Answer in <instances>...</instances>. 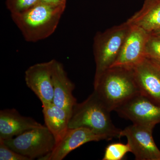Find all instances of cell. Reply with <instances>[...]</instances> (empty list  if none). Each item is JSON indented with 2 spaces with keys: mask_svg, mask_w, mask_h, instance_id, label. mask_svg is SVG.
Instances as JSON below:
<instances>
[{
  "mask_svg": "<svg viewBox=\"0 0 160 160\" xmlns=\"http://www.w3.org/2000/svg\"><path fill=\"white\" fill-rule=\"evenodd\" d=\"M155 127L132 124L121 129L120 137H126L137 160H160V150L155 142Z\"/></svg>",
  "mask_w": 160,
  "mask_h": 160,
  "instance_id": "8992f818",
  "label": "cell"
},
{
  "mask_svg": "<svg viewBox=\"0 0 160 160\" xmlns=\"http://www.w3.org/2000/svg\"><path fill=\"white\" fill-rule=\"evenodd\" d=\"M129 152H131V149L128 143H112L106 146L102 160H123Z\"/></svg>",
  "mask_w": 160,
  "mask_h": 160,
  "instance_id": "2e32d148",
  "label": "cell"
},
{
  "mask_svg": "<svg viewBox=\"0 0 160 160\" xmlns=\"http://www.w3.org/2000/svg\"><path fill=\"white\" fill-rule=\"evenodd\" d=\"M115 111L132 124L153 127L160 124V106L141 94L133 97Z\"/></svg>",
  "mask_w": 160,
  "mask_h": 160,
  "instance_id": "ba28073f",
  "label": "cell"
},
{
  "mask_svg": "<svg viewBox=\"0 0 160 160\" xmlns=\"http://www.w3.org/2000/svg\"><path fill=\"white\" fill-rule=\"evenodd\" d=\"M150 35L149 32L142 28L130 25L118 57L111 67L131 69L142 62L146 58V44Z\"/></svg>",
  "mask_w": 160,
  "mask_h": 160,
  "instance_id": "52a82bcc",
  "label": "cell"
},
{
  "mask_svg": "<svg viewBox=\"0 0 160 160\" xmlns=\"http://www.w3.org/2000/svg\"><path fill=\"white\" fill-rule=\"evenodd\" d=\"M3 141L12 150L32 160L50 153L56 145L54 136L45 126Z\"/></svg>",
  "mask_w": 160,
  "mask_h": 160,
  "instance_id": "5b68a950",
  "label": "cell"
},
{
  "mask_svg": "<svg viewBox=\"0 0 160 160\" xmlns=\"http://www.w3.org/2000/svg\"><path fill=\"white\" fill-rule=\"evenodd\" d=\"M44 126L32 118L22 115L16 109H4L0 111L1 139L11 138L28 130Z\"/></svg>",
  "mask_w": 160,
  "mask_h": 160,
  "instance_id": "4fadbf2b",
  "label": "cell"
},
{
  "mask_svg": "<svg viewBox=\"0 0 160 160\" xmlns=\"http://www.w3.org/2000/svg\"><path fill=\"white\" fill-rule=\"evenodd\" d=\"M111 112L94 90L85 101L77 103L74 106L69 128L85 127L98 134L105 136L108 140L120 138L121 129L112 123Z\"/></svg>",
  "mask_w": 160,
  "mask_h": 160,
  "instance_id": "7a4b0ae2",
  "label": "cell"
},
{
  "mask_svg": "<svg viewBox=\"0 0 160 160\" xmlns=\"http://www.w3.org/2000/svg\"><path fill=\"white\" fill-rule=\"evenodd\" d=\"M52 78L54 94L52 102L72 112L77 103L73 95L75 86L68 78L62 64L55 60H53Z\"/></svg>",
  "mask_w": 160,
  "mask_h": 160,
  "instance_id": "7c38bea8",
  "label": "cell"
},
{
  "mask_svg": "<svg viewBox=\"0 0 160 160\" xmlns=\"http://www.w3.org/2000/svg\"><path fill=\"white\" fill-rule=\"evenodd\" d=\"M39 2L40 0H6V5L12 14L26 11Z\"/></svg>",
  "mask_w": 160,
  "mask_h": 160,
  "instance_id": "ac0fdd59",
  "label": "cell"
},
{
  "mask_svg": "<svg viewBox=\"0 0 160 160\" xmlns=\"http://www.w3.org/2000/svg\"><path fill=\"white\" fill-rule=\"evenodd\" d=\"M66 4L39 2L26 11L11 14L12 18L27 42H35L51 36L58 27Z\"/></svg>",
  "mask_w": 160,
  "mask_h": 160,
  "instance_id": "6da1fadb",
  "label": "cell"
},
{
  "mask_svg": "<svg viewBox=\"0 0 160 160\" xmlns=\"http://www.w3.org/2000/svg\"><path fill=\"white\" fill-rule=\"evenodd\" d=\"M39 2L51 5L66 4V0H40Z\"/></svg>",
  "mask_w": 160,
  "mask_h": 160,
  "instance_id": "ffe728a7",
  "label": "cell"
},
{
  "mask_svg": "<svg viewBox=\"0 0 160 160\" xmlns=\"http://www.w3.org/2000/svg\"><path fill=\"white\" fill-rule=\"evenodd\" d=\"M132 69L140 94L160 106V66L146 58Z\"/></svg>",
  "mask_w": 160,
  "mask_h": 160,
  "instance_id": "8fae6325",
  "label": "cell"
},
{
  "mask_svg": "<svg viewBox=\"0 0 160 160\" xmlns=\"http://www.w3.org/2000/svg\"><path fill=\"white\" fill-rule=\"evenodd\" d=\"M0 160H32L30 158L20 154L8 147L3 140L0 139Z\"/></svg>",
  "mask_w": 160,
  "mask_h": 160,
  "instance_id": "d6986e66",
  "label": "cell"
},
{
  "mask_svg": "<svg viewBox=\"0 0 160 160\" xmlns=\"http://www.w3.org/2000/svg\"><path fill=\"white\" fill-rule=\"evenodd\" d=\"M53 60L32 65L25 72V82L42 104L52 102L53 88L52 72Z\"/></svg>",
  "mask_w": 160,
  "mask_h": 160,
  "instance_id": "30bf717a",
  "label": "cell"
},
{
  "mask_svg": "<svg viewBox=\"0 0 160 160\" xmlns=\"http://www.w3.org/2000/svg\"><path fill=\"white\" fill-rule=\"evenodd\" d=\"M42 107L45 126L53 135L57 143L69 129L71 112L53 102L42 104Z\"/></svg>",
  "mask_w": 160,
  "mask_h": 160,
  "instance_id": "5bb4252c",
  "label": "cell"
},
{
  "mask_svg": "<svg viewBox=\"0 0 160 160\" xmlns=\"http://www.w3.org/2000/svg\"><path fill=\"white\" fill-rule=\"evenodd\" d=\"M152 35L155 36L157 37L160 38V28L154 31L149 32Z\"/></svg>",
  "mask_w": 160,
  "mask_h": 160,
  "instance_id": "44dd1931",
  "label": "cell"
},
{
  "mask_svg": "<svg viewBox=\"0 0 160 160\" xmlns=\"http://www.w3.org/2000/svg\"><path fill=\"white\" fill-rule=\"evenodd\" d=\"M107 140L105 136L96 133L85 127L69 129L56 143L52 151L41 158L42 160H62L71 152L89 142Z\"/></svg>",
  "mask_w": 160,
  "mask_h": 160,
  "instance_id": "9c48e42d",
  "label": "cell"
},
{
  "mask_svg": "<svg viewBox=\"0 0 160 160\" xmlns=\"http://www.w3.org/2000/svg\"><path fill=\"white\" fill-rule=\"evenodd\" d=\"M126 22L150 32L160 28V0H145L142 9Z\"/></svg>",
  "mask_w": 160,
  "mask_h": 160,
  "instance_id": "9a60e30c",
  "label": "cell"
},
{
  "mask_svg": "<svg viewBox=\"0 0 160 160\" xmlns=\"http://www.w3.org/2000/svg\"><path fill=\"white\" fill-rule=\"evenodd\" d=\"M93 86L94 91L111 112L140 94L132 69L111 67L93 82Z\"/></svg>",
  "mask_w": 160,
  "mask_h": 160,
  "instance_id": "3957f363",
  "label": "cell"
},
{
  "mask_svg": "<svg viewBox=\"0 0 160 160\" xmlns=\"http://www.w3.org/2000/svg\"><path fill=\"white\" fill-rule=\"evenodd\" d=\"M146 49V58L160 66V38L150 34Z\"/></svg>",
  "mask_w": 160,
  "mask_h": 160,
  "instance_id": "e0dca14e",
  "label": "cell"
},
{
  "mask_svg": "<svg viewBox=\"0 0 160 160\" xmlns=\"http://www.w3.org/2000/svg\"><path fill=\"white\" fill-rule=\"evenodd\" d=\"M129 28L130 25L126 22L96 35L93 43L96 64L94 82L116 61Z\"/></svg>",
  "mask_w": 160,
  "mask_h": 160,
  "instance_id": "277c9868",
  "label": "cell"
}]
</instances>
